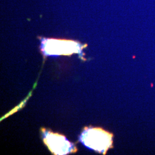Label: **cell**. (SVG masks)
<instances>
[{"mask_svg": "<svg viewBox=\"0 0 155 155\" xmlns=\"http://www.w3.org/2000/svg\"><path fill=\"white\" fill-rule=\"evenodd\" d=\"M84 143L89 147L105 154L113 147V134L101 129H90L83 134Z\"/></svg>", "mask_w": 155, "mask_h": 155, "instance_id": "cell-1", "label": "cell"}, {"mask_svg": "<svg viewBox=\"0 0 155 155\" xmlns=\"http://www.w3.org/2000/svg\"><path fill=\"white\" fill-rule=\"evenodd\" d=\"M43 51L47 55H70L81 50L77 42L57 39H45L42 41Z\"/></svg>", "mask_w": 155, "mask_h": 155, "instance_id": "cell-2", "label": "cell"}, {"mask_svg": "<svg viewBox=\"0 0 155 155\" xmlns=\"http://www.w3.org/2000/svg\"><path fill=\"white\" fill-rule=\"evenodd\" d=\"M49 141L48 140V143L50 144V148H53L54 150V151H56V148H60L61 146H67L68 142L66 140L63 139V137L59 138L58 136H52V137L50 138ZM61 151V150H60Z\"/></svg>", "mask_w": 155, "mask_h": 155, "instance_id": "cell-3", "label": "cell"}]
</instances>
